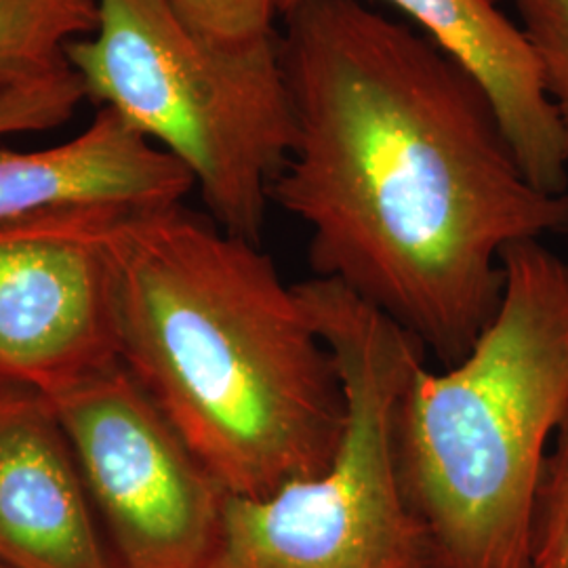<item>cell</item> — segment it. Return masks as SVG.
I'll return each mask as SVG.
<instances>
[{"instance_id": "6da1fadb", "label": "cell", "mask_w": 568, "mask_h": 568, "mask_svg": "<svg viewBox=\"0 0 568 568\" xmlns=\"http://www.w3.org/2000/svg\"><path fill=\"white\" fill-rule=\"evenodd\" d=\"M283 18L295 143L270 199L318 278L455 365L501 302L504 251L568 230V194L528 182L485 91L417 30L365 0Z\"/></svg>"}, {"instance_id": "7a4b0ae2", "label": "cell", "mask_w": 568, "mask_h": 568, "mask_svg": "<svg viewBox=\"0 0 568 568\" xmlns=\"http://www.w3.org/2000/svg\"><path fill=\"white\" fill-rule=\"evenodd\" d=\"M122 365L227 495L325 469L344 379L297 284L183 203L122 211L108 239Z\"/></svg>"}, {"instance_id": "3957f363", "label": "cell", "mask_w": 568, "mask_h": 568, "mask_svg": "<svg viewBox=\"0 0 568 568\" xmlns=\"http://www.w3.org/2000/svg\"><path fill=\"white\" fill-rule=\"evenodd\" d=\"M501 267L469 352L417 366L396 410L403 485L438 568H530L537 487L568 415V264L523 241Z\"/></svg>"}, {"instance_id": "277c9868", "label": "cell", "mask_w": 568, "mask_h": 568, "mask_svg": "<svg viewBox=\"0 0 568 568\" xmlns=\"http://www.w3.org/2000/svg\"><path fill=\"white\" fill-rule=\"evenodd\" d=\"M65 60L87 98L190 171L215 224L260 244L295 143L278 37L222 44L166 0H98L95 32L70 42Z\"/></svg>"}, {"instance_id": "5b68a950", "label": "cell", "mask_w": 568, "mask_h": 568, "mask_svg": "<svg viewBox=\"0 0 568 568\" xmlns=\"http://www.w3.org/2000/svg\"><path fill=\"white\" fill-rule=\"evenodd\" d=\"M300 291L344 379V438L316 476L227 495L209 568H438L396 453V410L426 347L344 284L316 276Z\"/></svg>"}, {"instance_id": "8992f818", "label": "cell", "mask_w": 568, "mask_h": 568, "mask_svg": "<svg viewBox=\"0 0 568 568\" xmlns=\"http://www.w3.org/2000/svg\"><path fill=\"white\" fill-rule=\"evenodd\" d=\"M119 568H209L227 490L121 361L47 394Z\"/></svg>"}, {"instance_id": "52a82bcc", "label": "cell", "mask_w": 568, "mask_h": 568, "mask_svg": "<svg viewBox=\"0 0 568 568\" xmlns=\"http://www.w3.org/2000/svg\"><path fill=\"white\" fill-rule=\"evenodd\" d=\"M119 206L0 224V384L51 394L119 358L108 239Z\"/></svg>"}, {"instance_id": "ba28073f", "label": "cell", "mask_w": 568, "mask_h": 568, "mask_svg": "<svg viewBox=\"0 0 568 568\" xmlns=\"http://www.w3.org/2000/svg\"><path fill=\"white\" fill-rule=\"evenodd\" d=\"M0 565L119 568L49 398L0 384Z\"/></svg>"}, {"instance_id": "9c48e42d", "label": "cell", "mask_w": 568, "mask_h": 568, "mask_svg": "<svg viewBox=\"0 0 568 568\" xmlns=\"http://www.w3.org/2000/svg\"><path fill=\"white\" fill-rule=\"evenodd\" d=\"M297 2L278 0V13ZM384 2L413 21L427 41L485 91L528 182L551 196H567L562 124L523 26L509 20L493 0Z\"/></svg>"}, {"instance_id": "30bf717a", "label": "cell", "mask_w": 568, "mask_h": 568, "mask_svg": "<svg viewBox=\"0 0 568 568\" xmlns=\"http://www.w3.org/2000/svg\"><path fill=\"white\" fill-rule=\"evenodd\" d=\"M192 187L178 159L110 108L70 142L32 152L0 148V224L79 206H169Z\"/></svg>"}, {"instance_id": "8fae6325", "label": "cell", "mask_w": 568, "mask_h": 568, "mask_svg": "<svg viewBox=\"0 0 568 568\" xmlns=\"http://www.w3.org/2000/svg\"><path fill=\"white\" fill-rule=\"evenodd\" d=\"M98 0H0V91L70 70V42L95 32Z\"/></svg>"}, {"instance_id": "7c38bea8", "label": "cell", "mask_w": 568, "mask_h": 568, "mask_svg": "<svg viewBox=\"0 0 568 568\" xmlns=\"http://www.w3.org/2000/svg\"><path fill=\"white\" fill-rule=\"evenodd\" d=\"M530 568H568V415L551 440L537 487Z\"/></svg>"}, {"instance_id": "4fadbf2b", "label": "cell", "mask_w": 568, "mask_h": 568, "mask_svg": "<svg viewBox=\"0 0 568 568\" xmlns=\"http://www.w3.org/2000/svg\"><path fill=\"white\" fill-rule=\"evenodd\" d=\"M173 13L203 34L222 44H255L274 39L278 0H166Z\"/></svg>"}, {"instance_id": "5bb4252c", "label": "cell", "mask_w": 568, "mask_h": 568, "mask_svg": "<svg viewBox=\"0 0 568 568\" xmlns=\"http://www.w3.org/2000/svg\"><path fill=\"white\" fill-rule=\"evenodd\" d=\"M84 98L72 68L47 81L0 91V138L55 129L70 121Z\"/></svg>"}, {"instance_id": "9a60e30c", "label": "cell", "mask_w": 568, "mask_h": 568, "mask_svg": "<svg viewBox=\"0 0 568 568\" xmlns=\"http://www.w3.org/2000/svg\"><path fill=\"white\" fill-rule=\"evenodd\" d=\"M514 4L520 16L518 23L541 63L568 152V0H514Z\"/></svg>"}, {"instance_id": "2e32d148", "label": "cell", "mask_w": 568, "mask_h": 568, "mask_svg": "<svg viewBox=\"0 0 568 568\" xmlns=\"http://www.w3.org/2000/svg\"><path fill=\"white\" fill-rule=\"evenodd\" d=\"M493 2H497V4H499V2H501V0H493Z\"/></svg>"}, {"instance_id": "e0dca14e", "label": "cell", "mask_w": 568, "mask_h": 568, "mask_svg": "<svg viewBox=\"0 0 568 568\" xmlns=\"http://www.w3.org/2000/svg\"><path fill=\"white\" fill-rule=\"evenodd\" d=\"M0 568H7V567H2V565H0Z\"/></svg>"}]
</instances>
